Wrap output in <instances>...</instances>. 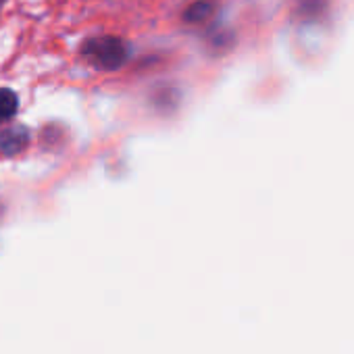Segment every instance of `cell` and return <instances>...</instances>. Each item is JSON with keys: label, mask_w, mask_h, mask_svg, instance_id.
I'll use <instances>...</instances> for the list:
<instances>
[{"label": "cell", "mask_w": 354, "mask_h": 354, "mask_svg": "<svg viewBox=\"0 0 354 354\" xmlns=\"http://www.w3.org/2000/svg\"><path fill=\"white\" fill-rule=\"evenodd\" d=\"M84 57L102 71H115L119 69L125 61H127V46L123 40L115 38V36H96L90 38L84 48H82Z\"/></svg>", "instance_id": "6da1fadb"}, {"label": "cell", "mask_w": 354, "mask_h": 354, "mask_svg": "<svg viewBox=\"0 0 354 354\" xmlns=\"http://www.w3.org/2000/svg\"><path fill=\"white\" fill-rule=\"evenodd\" d=\"M30 144V133L26 127H9L0 133V154L3 156H17Z\"/></svg>", "instance_id": "7a4b0ae2"}, {"label": "cell", "mask_w": 354, "mask_h": 354, "mask_svg": "<svg viewBox=\"0 0 354 354\" xmlns=\"http://www.w3.org/2000/svg\"><path fill=\"white\" fill-rule=\"evenodd\" d=\"M215 11V5L211 0H198L192 7H188V11L184 13V19L190 21V24H201V21H207Z\"/></svg>", "instance_id": "3957f363"}, {"label": "cell", "mask_w": 354, "mask_h": 354, "mask_svg": "<svg viewBox=\"0 0 354 354\" xmlns=\"http://www.w3.org/2000/svg\"><path fill=\"white\" fill-rule=\"evenodd\" d=\"M17 109H19V100H17L15 92L0 90V123H5L11 117H15Z\"/></svg>", "instance_id": "277c9868"}]
</instances>
